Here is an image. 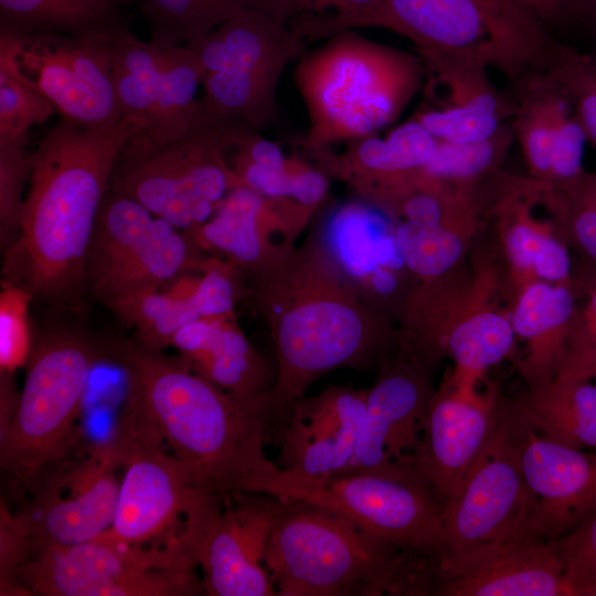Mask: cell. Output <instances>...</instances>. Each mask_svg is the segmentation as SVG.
<instances>
[{
  "label": "cell",
  "mask_w": 596,
  "mask_h": 596,
  "mask_svg": "<svg viewBox=\"0 0 596 596\" xmlns=\"http://www.w3.org/2000/svg\"><path fill=\"white\" fill-rule=\"evenodd\" d=\"M127 383L126 415L164 440L185 468L194 489L225 496L253 492L278 468L264 451L270 439L268 393L238 395L193 372L178 355L136 339L108 348Z\"/></svg>",
  "instance_id": "1"
},
{
  "label": "cell",
  "mask_w": 596,
  "mask_h": 596,
  "mask_svg": "<svg viewBox=\"0 0 596 596\" xmlns=\"http://www.w3.org/2000/svg\"><path fill=\"white\" fill-rule=\"evenodd\" d=\"M126 124L91 128L63 118L29 155V188L20 231L3 254V276L33 297L66 300L85 285L97 215Z\"/></svg>",
  "instance_id": "2"
},
{
  "label": "cell",
  "mask_w": 596,
  "mask_h": 596,
  "mask_svg": "<svg viewBox=\"0 0 596 596\" xmlns=\"http://www.w3.org/2000/svg\"><path fill=\"white\" fill-rule=\"evenodd\" d=\"M423 78L421 58L408 53L351 30L329 36L295 72L310 121L306 146L319 151L373 136L400 116Z\"/></svg>",
  "instance_id": "3"
},
{
  "label": "cell",
  "mask_w": 596,
  "mask_h": 596,
  "mask_svg": "<svg viewBox=\"0 0 596 596\" xmlns=\"http://www.w3.org/2000/svg\"><path fill=\"white\" fill-rule=\"evenodd\" d=\"M284 501L264 557L278 596L392 595L408 552L330 509Z\"/></svg>",
  "instance_id": "4"
},
{
  "label": "cell",
  "mask_w": 596,
  "mask_h": 596,
  "mask_svg": "<svg viewBox=\"0 0 596 596\" xmlns=\"http://www.w3.org/2000/svg\"><path fill=\"white\" fill-rule=\"evenodd\" d=\"M248 129L257 130L213 113L199 99L198 111L182 135L156 146L125 143L109 189L139 202L174 227L192 232L242 184L225 153Z\"/></svg>",
  "instance_id": "5"
},
{
  "label": "cell",
  "mask_w": 596,
  "mask_h": 596,
  "mask_svg": "<svg viewBox=\"0 0 596 596\" xmlns=\"http://www.w3.org/2000/svg\"><path fill=\"white\" fill-rule=\"evenodd\" d=\"M383 26L419 56L466 55L515 79L546 70L555 44L542 22L512 0H382Z\"/></svg>",
  "instance_id": "6"
},
{
  "label": "cell",
  "mask_w": 596,
  "mask_h": 596,
  "mask_svg": "<svg viewBox=\"0 0 596 596\" xmlns=\"http://www.w3.org/2000/svg\"><path fill=\"white\" fill-rule=\"evenodd\" d=\"M255 492L330 509L408 553L438 558L441 552L443 505L404 465L320 479L278 467Z\"/></svg>",
  "instance_id": "7"
},
{
  "label": "cell",
  "mask_w": 596,
  "mask_h": 596,
  "mask_svg": "<svg viewBox=\"0 0 596 596\" xmlns=\"http://www.w3.org/2000/svg\"><path fill=\"white\" fill-rule=\"evenodd\" d=\"M98 359L88 339L68 331L33 343L14 422L0 441L2 470L34 487L42 470L64 456Z\"/></svg>",
  "instance_id": "8"
},
{
  "label": "cell",
  "mask_w": 596,
  "mask_h": 596,
  "mask_svg": "<svg viewBox=\"0 0 596 596\" xmlns=\"http://www.w3.org/2000/svg\"><path fill=\"white\" fill-rule=\"evenodd\" d=\"M195 566L181 533L149 549L91 540L32 554L20 582L31 595L190 596L204 592Z\"/></svg>",
  "instance_id": "9"
},
{
  "label": "cell",
  "mask_w": 596,
  "mask_h": 596,
  "mask_svg": "<svg viewBox=\"0 0 596 596\" xmlns=\"http://www.w3.org/2000/svg\"><path fill=\"white\" fill-rule=\"evenodd\" d=\"M194 245L188 232L109 189L91 241L85 285L113 310L163 289L196 267Z\"/></svg>",
  "instance_id": "10"
},
{
  "label": "cell",
  "mask_w": 596,
  "mask_h": 596,
  "mask_svg": "<svg viewBox=\"0 0 596 596\" xmlns=\"http://www.w3.org/2000/svg\"><path fill=\"white\" fill-rule=\"evenodd\" d=\"M200 493L189 508L182 538L201 567L210 596H275L264 565L284 499L256 492Z\"/></svg>",
  "instance_id": "11"
},
{
  "label": "cell",
  "mask_w": 596,
  "mask_h": 596,
  "mask_svg": "<svg viewBox=\"0 0 596 596\" xmlns=\"http://www.w3.org/2000/svg\"><path fill=\"white\" fill-rule=\"evenodd\" d=\"M531 512L510 407L500 405L492 435L443 508L439 557L492 541L526 538Z\"/></svg>",
  "instance_id": "12"
},
{
  "label": "cell",
  "mask_w": 596,
  "mask_h": 596,
  "mask_svg": "<svg viewBox=\"0 0 596 596\" xmlns=\"http://www.w3.org/2000/svg\"><path fill=\"white\" fill-rule=\"evenodd\" d=\"M113 34L19 35L0 31V43L10 49L21 73L63 118L91 128H108L123 124L111 81Z\"/></svg>",
  "instance_id": "13"
},
{
  "label": "cell",
  "mask_w": 596,
  "mask_h": 596,
  "mask_svg": "<svg viewBox=\"0 0 596 596\" xmlns=\"http://www.w3.org/2000/svg\"><path fill=\"white\" fill-rule=\"evenodd\" d=\"M117 437L125 472L116 513L110 528L93 540L142 545L175 526L202 492L194 489L181 462L126 416Z\"/></svg>",
  "instance_id": "14"
},
{
  "label": "cell",
  "mask_w": 596,
  "mask_h": 596,
  "mask_svg": "<svg viewBox=\"0 0 596 596\" xmlns=\"http://www.w3.org/2000/svg\"><path fill=\"white\" fill-rule=\"evenodd\" d=\"M568 596L554 545L514 536L435 560L425 596Z\"/></svg>",
  "instance_id": "15"
},
{
  "label": "cell",
  "mask_w": 596,
  "mask_h": 596,
  "mask_svg": "<svg viewBox=\"0 0 596 596\" xmlns=\"http://www.w3.org/2000/svg\"><path fill=\"white\" fill-rule=\"evenodd\" d=\"M519 459L532 499L526 536L555 541L596 509V451L557 443L509 405Z\"/></svg>",
  "instance_id": "16"
},
{
  "label": "cell",
  "mask_w": 596,
  "mask_h": 596,
  "mask_svg": "<svg viewBox=\"0 0 596 596\" xmlns=\"http://www.w3.org/2000/svg\"><path fill=\"white\" fill-rule=\"evenodd\" d=\"M472 382L454 376L434 392L418 444L402 465L414 470L444 505L492 435L500 415L494 398L477 395Z\"/></svg>",
  "instance_id": "17"
},
{
  "label": "cell",
  "mask_w": 596,
  "mask_h": 596,
  "mask_svg": "<svg viewBox=\"0 0 596 596\" xmlns=\"http://www.w3.org/2000/svg\"><path fill=\"white\" fill-rule=\"evenodd\" d=\"M432 364L409 352L382 360L379 377L368 389L355 453L339 475L402 465L413 455L434 393L429 383Z\"/></svg>",
  "instance_id": "18"
},
{
  "label": "cell",
  "mask_w": 596,
  "mask_h": 596,
  "mask_svg": "<svg viewBox=\"0 0 596 596\" xmlns=\"http://www.w3.org/2000/svg\"><path fill=\"white\" fill-rule=\"evenodd\" d=\"M368 390L333 386L298 398L278 436L277 466L308 478L341 473L351 461L362 429Z\"/></svg>",
  "instance_id": "19"
},
{
  "label": "cell",
  "mask_w": 596,
  "mask_h": 596,
  "mask_svg": "<svg viewBox=\"0 0 596 596\" xmlns=\"http://www.w3.org/2000/svg\"><path fill=\"white\" fill-rule=\"evenodd\" d=\"M114 446L76 473L73 492L66 497L45 489L23 511L29 525L30 555L52 546L91 541L113 524L120 482L114 468L123 465Z\"/></svg>",
  "instance_id": "20"
},
{
  "label": "cell",
  "mask_w": 596,
  "mask_h": 596,
  "mask_svg": "<svg viewBox=\"0 0 596 596\" xmlns=\"http://www.w3.org/2000/svg\"><path fill=\"white\" fill-rule=\"evenodd\" d=\"M187 45L196 53L204 75L220 73L279 82L286 65L306 42L269 15L242 8L212 32Z\"/></svg>",
  "instance_id": "21"
},
{
  "label": "cell",
  "mask_w": 596,
  "mask_h": 596,
  "mask_svg": "<svg viewBox=\"0 0 596 596\" xmlns=\"http://www.w3.org/2000/svg\"><path fill=\"white\" fill-rule=\"evenodd\" d=\"M199 277L188 273L163 289L148 292L113 310L147 348L163 350L185 324L201 318L232 315L234 286L226 270L205 264Z\"/></svg>",
  "instance_id": "22"
},
{
  "label": "cell",
  "mask_w": 596,
  "mask_h": 596,
  "mask_svg": "<svg viewBox=\"0 0 596 596\" xmlns=\"http://www.w3.org/2000/svg\"><path fill=\"white\" fill-rule=\"evenodd\" d=\"M227 316L201 318L182 327L170 347L196 374L238 395L268 393L269 369Z\"/></svg>",
  "instance_id": "23"
},
{
  "label": "cell",
  "mask_w": 596,
  "mask_h": 596,
  "mask_svg": "<svg viewBox=\"0 0 596 596\" xmlns=\"http://www.w3.org/2000/svg\"><path fill=\"white\" fill-rule=\"evenodd\" d=\"M539 432L563 445L596 449V384L590 380L557 374L531 386L515 405Z\"/></svg>",
  "instance_id": "24"
},
{
  "label": "cell",
  "mask_w": 596,
  "mask_h": 596,
  "mask_svg": "<svg viewBox=\"0 0 596 596\" xmlns=\"http://www.w3.org/2000/svg\"><path fill=\"white\" fill-rule=\"evenodd\" d=\"M426 78L425 95L434 110L512 119L517 100L502 95L487 75L486 63L466 55L421 57Z\"/></svg>",
  "instance_id": "25"
},
{
  "label": "cell",
  "mask_w": 596,
  "mask_h": 596,
  "mask_svg": "<svg viewBox=\"0 0 596 596\" xmlns=\"http://www.w3.org/2000/svg\"><path fill=\"white\" fill-rule=\"evenodd\" d=\"M166 45L140 40L126 25L113 34V87L121 121L129 127L131 136L143 131L150 121L159 93Z\"/></svg>",
  "instance_id": "26"
},
{
  "label": "cell",
  "mask_w": 596,
  "mask_h": 596,
  "mask_svg": "<svg viewBox=\"0 0 596 596\" xmlns=\"http://www.w3.org/2000/svg\"><path fill=\"white\" fill-rule=\"evenodd\" d=\"M515 82L514 137L532 173L547 182L556 131L573 106L546 70L528 72Z\"/></svg>",
  "instance_id": "27"
},
{
  "label": "cell",
  "mask_w": 596,
  "mask_h": 596,
  "mask_svg": "<svg viewBox=\"0 0 596 596\" xmlns=\"http://www.w3.org/2000/svg\"><path fill=\"white\" fill-rule=\"evenodd\" d=\"M120 0H0V31L19 35L113 33Z\"/></svg>",
  "instance_id": "28"
},
{
  "label": "cell",
  "mask_w": 596,
  "mask_h": 596,
  "mask_svg": "<svg viewBox=\"0 0 596 596\" xmlns=\"http://www.w3.org/2000/svg\"><path fill=\"white\" fill-rule=\"evenodd\" d=\"M203 77L204 70L189 45L167 44L159 93L150 121L143 131L131 136L126 143L135 147L156 146L182 135L198 111L195 93Z\"/></svg>",
  "instance_id": "29"
},
{
  "label": "cell",
  "mask_w": 596,
  "mask_h": 596,
  "mask_svg": "<svg viewBox=\"0 0 596 596\" xmlns=\"http://www.w3.org/2000/svg\"><path fill=\"white\" fill-rule=\"evenodd\" d=\"M328 234L334 256L352 277L371 276L382 266L404 265L384 219L368 205L349 202L339 206L331 215Z\"/></svg>",
  "instance_id": "30"
},
{
  "label": "cell",
  "mask_w": 596,
  "mask_h": 596,
  "mask_svg": "<svg viewBox=\"0 0 596 596\" xmlns=\"http://www.w3.org/2000/svg\"><path fill=\"white\" fill-rule=\"evenodd\" d=\"M296 31L307 43L354 26H383L382 0H243Z\"/></svg>",
  "instance_id": "31"
},
{
  "label": "cell",
  "mask_w": 596,
  "mask_h": 596,
  "mask_svg": "<svg viewBox=\"0 0 596 596\" xmlns=\"http://www.w3.org/2000/svg\"><path fill=\"white\" fill-rule=\"evenodd\" d=\"M264 212L263 196L241 184L226 194L205 223L188 233L196 245L219 249L243 265H252L262 254L259 222Z\"/></svg>",
  "instance_id": "32"
},
{
  "label": "cell",
  "mask_w": 596,
  "mask_h": 596,
  "mask_svg": "<svg viewBox=\"0 0 596 596\" xmlns=\"http://www.w3.org/2000/svg\"><path fill=\"white\" fill-rule=\"evenodd\" d=\"M514 337L510 318L493 311L478 312L447 333L434 351L433 361L441 348L457 366L455 375L473 381L478 374L510 353Z\"/></svg>",
  "instance_id": "33"
},
{
  "label": "cell",
  "mask_w": 596,
  "mask_h": 596,
  "mask_svg": "<svg viewBox=\"0 0 596 596\" xmlns=\"http://www.w3.org/2000/svg\"><path fill=\"white\" fill-rule=\"evenodd\" d=\"M151 40L184 45L202 39L233 13L243 0H139Z\"/></svg>",
  "instance_id": "34"
},
{
  "label": "cell",
  "mask_w": 596,
  "mask_h": 596,
  "mask_svg": "<svg viewBox=\"0 0 596 596\" xmlns=\"http://www.w3.org/2000/svg\"><path fill=\"white\" fill-rule=\"evenodd\" d=\"M514 138L512 124L507 121L494 135L485 140L472 142L438 140L436 150L421 170V175L432 183L444 181L465 183L493 169Z\"/></svg>",
  "instance_id": "35"
},
{
  "label": "cell",
  "mask_w": 596,
  "mask_h": 596,
  "mask_svg": "<svg viewBox=\"0 0 596 596\" xmlns=\"http://www.w3.org/2000/svg\"><path fill=\"white\" fill-rule=\"evenodd\" d=\"M55 111L53 104L21 73L10 49L0 43V138L24 136Z\"/></svg>",
  "instance_id": "36"
},
{
  "label": "cell",
  "mask_w": 596,
  "mask_h": 596,
  "mask_svg": "<svg viewBox=\"0 0 596 596\" xmlns=\"http://www.w3.org/2000/svg\"><path fill=\"white\" fill-rule=\"evenodd\" d=\"M505 247L518 269L533 272L541 280L568 284L572 264L566 246L521 214L507 231Z\"/></svg>",
  "instance_id": "37"
},
{
  "label": "cell",
  "mask_w": 596,
  "mask_h": 596,
  "mask_svg": "<svg viewBox=\"0 0 596 596\" xmlns=\"http://www.w3.org/2000/svg\"><path fill=\"white\" fill-rule=\"evenodd\" d=\"M394 238L404 265L423 277L447 272L464 248L460 237L443 224L427 226L405 221L396 227Z\"/></svg>",
  "instance_id": "38"
},
{
  "label": "cell",
  "mask_w": 596,
  "mask_h": 596,
  "mask_svg": "<svg viewBox=\"0 0 596 596\" xmlns=\"http://www.w3.org/2000/svg\"><path fill=\"white\" fill-rule=\"evenodd\" d=\"M546 71L571 102L587 139L596 148V60L555 45Z\"/></svg>",
  "instance_id": "39"
},
{
  "label": "cell",
  "mask_w": 596,
  "mask_h": 596,
  "mask_svg": "<svg viewBox=\"0 0 596 596\" xmlns=\"http://www.w3.org/2000/svg\"><path fill=\"white\" fill-rule=\"evenodd\" d=\"M28 136L0 138V246L4 253L17 240L29 183Z\"/></svg>",
  "instance_id": "40"
},
{
  "label": "cell",
  "mask_w": 596,
  "mask_h": 596,
  "mask_svg": "<svg viewBox=\"0 0 596 596\" xmlns=\"http://www.w3.org/2000/svg\"><path fill=\"white\" fill-rule=\"evenodd\" d=\"M32 295L21 286L2 281L0 291V373L14 374L25 366L33 341L29 320Z\"/></svg>",
  "instance_id": "41"
},
{
  "label": "cell",
  "mask_w": 596,
  "mask_h": 596,
  "mask_svg": "<svg viewBox=\"0 0 596 596\" xmlns=\"http://www.w3.org/2000/svg\"><path fill=\"white\" fill-rule=\"evenodd\" d=\"M556 189L558 214L571 240L596 269V172L584 171L570 185Z\"/></svg>",
  "instance_id": "42"
},
{
  "label": "cell",
  "mask_w": 596,
  "mask_h": 596,
  "mask_svg": "<svg viewBox=\"0 0 596 596\" xmlns=\"http://www.w3.org/2000/svg\"><path fill=\"white\" fill-rule=\"evenodd\" d=\"M564 563L568 596H596V509L553 541Z\"/></svg>",
  "instance_id": "43"
},
{
  "label": "cell",
  "mask_w": 596,
  "mask_h": 596,
  "mask_svg": "<svg viewBox=\"0 0 596 596\" xmlns=\"http://www.w3.org/2000/svg\"><path fill=\"white\" fill-rule=\"evenodd\" d=\"M586 302L576 308L557 374L596 379V272L587 277Z\"/></svg>",
  "instance_id": "44"
},
{
  "label": "cell",
  "mask_w": 596,
  "mask_h": 596,
  "mask_svg": "<svg viewBox=\"0 0 596 596\" xmlns=\"http://www.w3.org/2000/svg\"><path fill=\"white\" fill-rule=\"evenodd\" d=\"M29 525L24 512L12 514L0 504V595H31L20 582V570L30 555Z\"/></svg>",
  "instance_id": "45"
},
{
  "label": "cell",
  "mask_w": 596,
  "mask_h": 596,
  "mask_svg": "<svg viewBox=\"0 0 596 596\" xmlns=\"http://www.w3.org/2000/svg\"><path fill=\"white\" fill-rule=\"evenodd\" d=\"M586 132L572 108L562 119L556 131L551 155L547 182L564 188L584 172L582 161Z\"/></svg>",
  "instance_id": "46"
},
{
  "label": "cell",
  "mask_w": 596,
  "mask_h": 596,
  "mask_svg": "<svg viewBox=\"0 0 596 596\" xmlns=\"http://www.w3.org/2000/svg\"><path fill=\"white\" fill-rule=\"evenodd\" d=\"M438 140L472 142L485 140L507 121L492 116L454 114L429 109L415 118Z\"/></svg>",
  "instance_id": "47"
},
{
  "label": "cell",
  "mask_w": 596,
  "mask_h": 596,
  "mask_svg": "<svg viewBox=\"0 0 596 596\" xmlns=\"http://www.w3.org/2000/svg\"><path fill=\"white\" fill-rule=\"evenodd\" d=\"M385 141L393 161L405 173L414 174L423 169L434 155L438 139L416 119L393 129Z\"/></svg>",
  "instance_id": "48"
},
{
  "label": "cell",
  "mask_w": 596,
  "mask_h": 596,
  "mask_svg": "<svg viewBox=\"0 0 596 596\" xmlns=\"http://www.w3.org/2000/svg\"><path fill=\"white\" fill-rule=\"evenodd\" d=\"M232 169L243 185L262 196L283 198L290 195L291 173L288 168L275 169L234 157Z\"/></svg>",
  "instance_id": "49"
},
{
  "label": "cell",
  "mask_w": 596,
  "mask_h": 596,
  "mask_svg": "<svg viewBox=\"0 0 596 596\" xmlns=\"http://www.w3.org/2000/svg\"><path fill=\"white\" fill-rule=\"evenodd\" d=\"M444 205L445 199L438 194L436 188L419 190L405 198L403 213L408 222L436 226L443 224Z\"/></svg>",
  "instance_id": "50"
},
{
  "label": "cell",
  "mask_w": 596,
  "mask_h": 596,
  "mask_svg": "<svg viewBox=\"0 0 596 596\" xmlns=\"http://www.w3.org/2000/svg\"><path fill=\"white\" fill-rule=\"evenodd\" d=\"M288 168L291 173L290 196L306 207L315 206L327 190L323 174L296 163H288Z\"/></svg>",
  "instance_id": "51"
},
{
  "label": "cell",
  "mask_w": 596,
  "mask_h": 596,
  "mask_svg": "<svg viewBox=\"0 0 596 596\" xmlns=\"http://www.w3.org/2000/svg\"><path fill=\"white\" fill-rule=\"evenodd\" d=\"M13 374L0 373V441L3 440L14 422L19 396Z\"/></svg>",
  "instance_id": "52"
},
{
  "label": "cell",
  "mask_w": 596,
  "mask_h": 596,
  "mask_svg": "<svg viewBox=\"0 0 596 596\" xmlns=\"http://www.w3.org/2000/svg\"><path fill=\"white\" fill-rule=\"evenodd\" d=\"M528 13L540 20H554L565 14L562 0H512Z\"/></svg>",
  "instance_id": "53"
},
{
  "label": "cell",
  "mask_w": 596,
  "mask_h": 596,
  "mask_svg": "<svg viewBox=\"0 0 596 596\" xmlns=\"http://www.w3.org/2000/svg\"><path fill=\"white\" fill-rule=\"evenodd\" d=\"M371 283L377 292L389 294L395 288L396 279L390 268L382 266L371 274Z\"/></svg>",
  "instance_id": "54"
},
{
  "label": "cell",
  "mask_w": 596,
  "mask_h": 596,
  "mask_svg": "<svg viewBox=\"0 0 596 596\" xmlns=\"http://www.w3.org/2000/svg\"><path fill=\"white\" fill-rule=\"evenodd\" d=\"M566 13L585 15L596 22V0H562Z\"/></svg>",
  "instance_id": "55"
},
{
  "label": "cell",
  "mask_w": 596,
  "mask_h": 596,
  "mask_svg": "<svg viewBox=\"0 0 596 596\" xmlns=\"http://www.w3.org/2000/svg\"><path fill=\"white\" fill-rule=\"evenodd\" d=\"M120 1H121V2H127V1H129V0H120Z\"/></svg>",
  "instance_id": "56"
}]
</instances>
